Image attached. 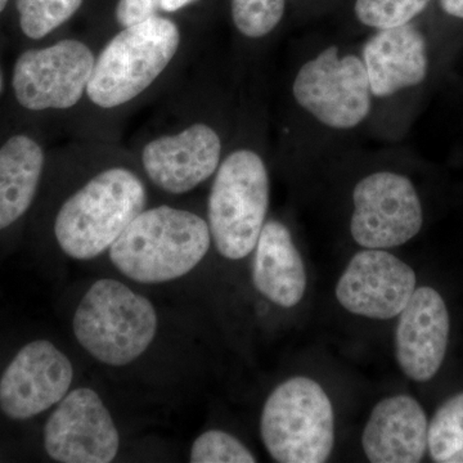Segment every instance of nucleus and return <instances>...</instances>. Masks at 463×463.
<instances>
[{"mask_svg": "<svg viewBox=\"0 0 463 463\" xmlns=\"http://www.w3.org/2000/svg\"><path fill=\"white\" fill-rule=\"evenodd\" d=\"M72 377L71 362L50 341L27 344L0 379V410L12 420L38 416L65 398Z\"/></svg>", "mask_w": 463, "mask_h": 463, "instance_id": "12", "label": "nucleus"}, {"mask_svg": "<svg viewBox=\"0 0 463 463\" xmlns=\"http://www.w3.org/2000/svg\"><path fill=\"white\" fill-rule=\"evenodd\" d=\"M194 463H254V455L239 439L228 432L210 430L194 440L191 450Z\"/></svg>", "mask_w": 463, "mask_h": 463, "instance_id": "23", "label": "nucleus"}, {"mask_svg": "<svg viewBox=\"0 0 463 463\" xmlns=\"http://www.w3.org/2000/svg\"><path fill=\"white\" fill-rule=\"evenodd\" d=\"M164 0H118L115 20L118 29L136 25L158 14H163Z\"/></svg>", "mask_w": 463, "mask_h": 463, "instance_id": "24", "label": "nucleus"}, {"mask_svg": "<svg viewBox=\"0 0 463 463\" xmlns=\"http://www.w3.org/2000/svg\"><path fill=\"white\" fill-rule=\"evenodd\" d=\"M8 0H0V14L7 7Z\"/></svg>", "mask_w": 463, "mask_h": 463, "instance_id": "29", "label": "nucleus"}, {"mask_svg": "<svg viewBox=\"0 0 463 463\" xmlns=\"http://www.w3.org/2000/svg\"><path fill=\"white\" fill-rule=\"evenodd\" d=\"M431 0H355L359 23L376 30L411 24L430 5Z\"/></svg>", "mask_w": 463, "mask_h": 463, "instance_id": "22", "label": "nucleus"}, {"mask_svg": "<svg viewBox=\"0 0 463 463\" xmlns=\"http://www.w3.org/2000/svg\"><path fill=\"white\" fill-rule=\"evenodd\" d=\"M463 447V392L439 407L429 425L428 448L435 462L446 463Z\"/></svg>", "mask_w": 463, "mask_h": 463, "instance_id": "20", "label": "nucleus"}, {"mask_svg": "<svg viewBox=\"0 0 463 463\" xmlns=\"http://www.w3.org/2000/svg\"><path fill=\"white\" fill-rule=\"evenodd\" d=\"M428 434V417L419 402L397 395L373 408L362 446L370 462L417 463L425 457Z\"/></svg>", "mask_w": 463, "mask_h": 463, "instance_id": "15", "label": "nucleus"}, {"mask_svg": "<svg viewBox=\"0 0 463 463\" xmlns=\"http://www.w3.org/2000/svg\"><path fill=\"white\" fill-rule=\"evenodd\" d=\"M45 165L44 147L27 134L9 137L0 147V231L33 205Z\"/></svg>", "mask_w": 463, "mask_h": 463, "instance_id": "18", "label": "nucleus"}, {"mask_svg": "<svg viewBox=\"0 0 463 463\" xmlns=\"http://www.w3.org/2000/svg\"><path fill=\"white\" fill-rule=\"evenodd\" d=\"M223 148L221 134L205 121L156 129L137 147L148 181L169 194H188L214 176Z\"/></svg>", "mask_w": 463, "mask_h": 463, "instance_id": "9", "label": "nucleus"}, {"mask_svg": "<svg viewBox=\"0 0 463 463\" xmlns=\"http://www.w3.org/2000/svg\"><path fill=\"white\" fill-rule=\"evenodd\" d=\"M212 234L205 219L169 205L134 218L109 248V259L128 279L141 283L173 281L206 257Z\"/></svg>", "mask_w": 463, "mask_h": 463, "instance_id": "3", "label": "nucleus"}, {"mask_svg": "<svg viewBox=\"0 0 463 463\" xmlns=\"http://www.w3.org/2000/svg\"><path fill=\"white\" fill-rule=\"evenodd\" d=\"M416 289V273L385 250L367 249L347 264L336 286L340 306L353 315L390 319L401 315Z\"/></svg>", "mask_w": 463, "mask_h": 463, "instance_id": "13", "label": "nucleus"}, {"mask_svg": "<svg viewBox=\"0 0 463 463\" xmlns=\"http://www.w3.org/2000/svg\"><path fill=\"white\" fill-rule=\"evenodd\" d=\"M439 3L447 14L463 20V0H439Z\"/></svg>", "mask_w": 463, "mask_h": 463, "instance_id": "26", "label": "nucleus"}, {"mask_svg": "<svg viewBox=\"0 0 463 463\" xmlns=\"http://www.w3.org/2000/svg\"><path fill=\"white\" fill-rule=\"evenodd\" d=\"M84 0H16L21 32L30 41L47 38L71 21Z\"/></svg>", "mask_w": 463, "mask_h": 463, "instance_id": "19", "label": "nucleus"}, {"mask_svg": "<svg viewBox=\"0 0 463 463\" xmlns=\"http://www.w3.org/2000/svg\"><path fill=\"white\" fill-rule=\"evenodd\" d=\"M197 2H200V0H164L161 11L165 14H176V12L182 11V9L187 8L188 5Z\"/></svg>", "mask_w": 463, "mask_h": 463, "instance_id": "25", "label": "nucleus"}, {"mask_svg": "<svg viewBox=\"0 0 463 463\" xmlns=\"http://www.w3.org/2000/svg\"><path fill=\"white\" fill-rule=\"evenodd\" d=\"M255 249L252 279L258 291L279 307L300 303L307 270L288 228L281 222H265Z\"/></svg>", "mask_w": 463, "mask_h": 463, "instance_id": "17", "label": "nucleus"}, {"mask_svg": "<svg viewBox=\"0 0 463 463\" xmlns=\"http://www.w3.org/2000/svg\"><path fill=\"white\" fill-rule=\"evenodd\" d=\"M260 432L274 461L326 462L335 443L330 398L315 380L292 377L277 386L265 402Z\"/></svg>", "mask_w": 463, "mask_h": 463, "instance_id": "6", "label": "nucleus"}, {"mask_svg": "<svg viewBox=\"0 0 463 463\" xmlns=\"http://www.w3.org/2000/svg\"><path fill=\"white\" fill-rule=\"evenodd\" d=\"M269 207V175L263 157L240 147L223 157L214 174L207 224L222 257L240 260L257 246Z\"/></svg>", "mask_w": 463, "mask_h": 463, "instance_id": "4", "label": "nucleus"}, {"mask_svg": "<svg viewBox=\"0 0 463 463\" xmlns=\"http://www.w3.org/2000/svg\"><path fill=\"white\" fill-rule=\"evenodd\" d=\"M292 94L301 109L332 129H353L373 109V91L362 58L328 47L298 70Z\"/></svg>", "mask_w": 463, "mask_h": 463, "instance_id": "8", "label": "nucleus"}, {"mask_svg": "<svg viewBox=\"0 0 463 463\" xmlns=\"http://www.w3.org/2000/svg\"><path fill=\"white\" fill-rule=\"evenodd\" d=\"M3 90H5V78H3V72L0 70V96H2Z\"/></svg>", "mask_w": 463, "mask_h": 463, "instance_id": "28", "label": "nucleus"}, {"mask_svg": "<svg viewBox=\"0 0 463 463\" xmlns=\"http://www.w3.org/2000/svg\"><path fill=\"white\" fill-rule=\"evenodd\" d=\"M446 463H463V447L461 449L457 450L456 453H453V455L447 459Z\"/></svg>", "mask_w": 463, "mask_h": 463, "instance_id": "27", "label": "nucleus"}, {"mask_svg": "<svg viewBox=\"0 0 463 463\" xmlns=\"http://www.w3.org/2000/svg\"><path fill=\"white\" fill-rule=\"evenodd\" d=\"M147 200L145 182L133 167L123 163L100 167L58 210V245L76 260L99 257L147 207Z\"/></svg>", "mask_w": 463, "mask_h": 463, "instance_id": "2", "label": "nucleus"}, {"mask_svg": "<svg viewBox=\"0 0 463 463\" xmlns=\"http://www.w3.org/2000/svg\"><path fill=\"white\" fill-rule=\"evenodd\" d=\"M353 203L350 233L362 248H397L421 231V201L412 182L401 174L379 172L365 176L356 183Z\"/></svg>", "mask_w": 463, "mask_h": 463, "instance_id": "10", "label": "nucleus"}, {"mask_svg": "<svg viewBox=\"0 0 463 463\" xmlns=\"http://www.w3.org/2000/svg\"><path fill=\"white\" fill-rule=\"evenodd\" d=\"M183 48L181 27L165 14L118 29L97 52L83 106L121 114L163 84Z\"/></svg>", "mask_w": 463, "mask_h": 463, "instance_id": "1", "label": "nucleus"}, {"mask_svg": "<svg viewBox=\"0 0 463 463\" xmlns=\"http://www.w3.org/2000/svg\"><path fill=\"white\" fill-rule=\"evenodd\" d=\"M44 446L54 461H114L120 437L99 394L88 388L72 390L58 403L44 429Z\"/></svg>", "mask_w": 463, "mask_h": 463, "instance_id": "11", "label": "nucleus"}, {"mask_svg": "<svg viewBox=\"0 0 463 463\" xmlns=\"http://www.w3.org/2000/svg\"><path fill=\"white\" fill-rule=\"evenodd\" d=\"M362 60L374 97L392 96L428 75L426 41L411 24L379 30L365 43Z\"/></svg>", "mask_w": 463, "mask_h": 463, "instance_id": "16", "label": "nucleus"}, {"mask_svg": "<svg viewBox=\"0 0 463 463\" xmlns=\"http://www.w3.org/2000/svg\"><path fill=\"white\" fill-rule=\"evenodd\" d=\"M450 321L446 303L431 288L414 289L399 315L395 347L399 367L417 383L431 380L446 358Z\"/></svg>", "mask_w": 463, "mask_h": 463, "instance_id": "14", "label": "nucleus"}, {"mask_svg": "<svg viewBox=\"0 0 463 463\" xmlns=\"http://www.w3.org/2000/svg\"><path fill=\"white\" fill-rule=\"evenodd\" d=\"M79 344L109 365L132 364L147 350L157 330L151 301L115 279L97 281L74 317Z\"/></svg>", "mask_w": 463, "mask_h": 463, "instance_id": "5", "label": "nucleus"}, {"mask_svg": "<svg viewBox=\"0 0 463 463\" xmlns=\"http://www.w3.org/2000/svg\"><path fill=\"white\" fill-rule=\"evenodd\" d=\"M288 0H231L232 23L245 38L257 41L281 24Z\"/></svg>", "mask_w": 463, "mask_h": 463, "instance_id": "21", "label": "nucleus"}, {"mask_svg": "<svg viewBox=\"0 0 463 463\" xmlns=\"http://www.w3.org/2000/svg\"><path fill=\"white\" fill-rule=\"evenodd\" d=\"M97 52L78 38L23 52L12 71L18 105L32 112H70L83 106Z\"/></svg>", "mask_w": 463, "mask_h": 463, "instance_id": "7", "label": "nucleus"}]
</instances>
